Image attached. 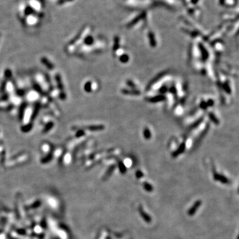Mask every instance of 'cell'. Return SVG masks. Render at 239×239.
<instances>
[{
    "label": "cell",
    "mask_w": 239,
    "mask_h": 239,
    "mask_svg": "<svg viewBox=\"0 0 239 239\" xmlns=\"http://www.w3.org/2000/svg\"><path fill=\"white\" fill-rule=\"evenodd\" d=\"M237 239H239V235H238V237H237Z\"/></svg>",
    "instance_id": "cell-2"
},
{
    "label": "cell",
    "mask_w": 239,
    "mask_h": 239,
    "mask_svg": "<svg viewBox=\"0 0 239 239\" xmlns=\"http://www.w3.org/2000/svg\"><path fill=\"white\" fill-rule=\"evenodd\" d=\"M214 179H216V180H218V181H221V182L223 183H229V180H228L226 177L223 176V175H221L216 174L215 175H214Z\"/></svg>",
    "instance_id": "cell-1"
},
{
    "label": "cell",
    "mask_w": 239,
    "mask_h": 239,
    "mask_svg": "<svg viewBox=\"0 0 239 239\" xmlns=\"http://www.w3.org/2000/svg\"><path fill=\"white\" fill-rule=\"evenodd\" d=\"M238 192H239V190H238Z\"/></svg>",
    "instance_id": "cell-3"
}]
</instances>
